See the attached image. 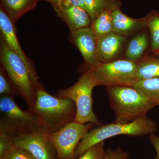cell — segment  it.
Returning a JSON list of instances; mask_svg holds the SVG:
<instances>
[{"label":"cell","instance_id":"obj_1","mask_svg":"<svg viewBox=\"0 0 159 159\" xmlns=\"http://www.w3.org/2000/svg\"><path fill=\"white\" fill-rule=\"evenodd\" d=\"M31 112L36 116L43 130L50 134L74 122L77 107L71 99L51 95L40 85L36 91V102Z\"/></svg>","mask_w":159,"mask_h":159},{"label":"cell","instance_id":"obj_2","mask_svg":"<svg viewBox=\"0 0 159 159\" xmlns=\"http://www.w3.org/2000/svg\"><path fill=\"white\" fill-rule=\"evenodd\" d=\"M157 123L147 115L125 124L112 123L94 127L84 135L77 145L75 159H77L92 146L106 139L121 135L139 137L155 134Z\"/></svg>","mask_w":159,"mask_h":159},{"label":"cell","instance_id":"obj_3","mask_svg":"<svg viewBox=\"0 0 159 159\" xmlns=\"http://www.w3.org/2000/svg\"><path fill=\"white\" fill-rule=\"evenodd\" d=\"M115 123L125 124L147 115L157 105L144 94L130 86L107 88Z\"/></svg>","mask_w":159,"mask_h":159},{"label":"cell","instance_id":"obj_4","mask_svg":"<svg viewBox=\"0 0 159 159\" xmlns=\"http://www.w3.org/2000/svg\"><path fill=\"white\" fill-rule=\"evenodd\" d=\"M0 59L3 68L20 96L25 100L28 110L31 111L36 100V91L41 85L33 80L22 60L11 51L1 39Z\"/></svg>","mask_w":159,"mask_h":159},{"label":"cell","instance_id":"obj_5","mask_svg":"<svg viewBox=\"0 0 159 159\" xmlns=\"http://www.w3.org/2000/svg\"><path fill=\"white\" fill-rule=\"evenodd\" d=\"M97 83L92 67L85 71L78 81L70 87L61 89L56 96L71 99L77 107V115L74 122L81 124L92 123L101 125L93 110V89Z\"/></svg>","mask_w":159,"mask_h":159},{"label":"cell","instance_id":"obj_6","mask_svg":"<svg viewBox=\"0 0 159 159\" xmlns=\"http://www.w3.org/2000/svg\"><path fill=\"white\" fill-rule=\"evenodd\" d=\"M138 62L127 59L98 62L91 67L97 85L107 88L115 86L133 87L137 79Z\"/></svg>","mask_w":159,"mask_h":159},{"label":"cell","instance_id":"obj_7","mask_svg":"<svg viewBox=\"0 0 159 159\" xmlns=\"http://www.w3.org/2000/svg\"><path fill=\"white\" fill-rule=\"evenodd\" d=\"M0 112V129L10 133L44 132L36 116L22 109L12 97L2 96Z\"/></svg>","mask_w":159,"mask_h":159},{"label":"cell","instance_id":"obj_8","mask_svg":"<svg viewBox=\"0 0 159 159\" xmlns=\"http://www.w3.org/2000/svg\"><path fill=\"white\" fill-rule=\"evenodd\" d=\"M96 125L92 123L81 124L73 122L60 130L49 134L57 152V159H75L77 145L84 135Z\"/></svg>","mask_w":159,"mask_h":159},{"label":"cell","instance_id":"obj_9","mask_svg":"<svg viewBox=\"0 0 159 159\" xmlns=\"http://www.w3.org/2000/svg\"><path fill=\"white\" fill-rule=\"evenodd\" d=\"M2 130V129H0ZM7 133L15 147L29 152L35 159H55L57 152L49 137L43 131Z\"/></svg>","mask_w":159,"mask_h":159},{"label":"cell","instance_id":"obj_10","mask_svg":"<svg viewBox=\"0 0 159 159\" xmlns=\"http://www.w3.org/2000/svg\"><path fill=\"white\" fill-rule=\"evenodd\" d=\"M12 21L6 11L1 6L0 9V30L2 39L11 51L17 54L24 61L28 69L32 79L39 82L36 71L30 60L24 53L18 40L16 32Z\"/></svg>","mask_w":159,"mask_h":159},{"label":"cell","instance_id":"obj_11","mask_svg":"<svg viewBox=\"0 0 159 159\" xmlns=\"http://www.w3.org/2000/svg\"><path fill=\"white\" fill-rule=\"evenodd\" d=\"M72 36L89 69L99 62L97 58L98 39L91 26L72 32Z\"/></svg>","mask_w":159,"mask_h":159},{"label":"cell","instance_id":"obj_12","mask_svg":"<svg viewBox=\"0 0 159 159\" xmlns=\"http://www.w3.org/2000/svg\"><path fill=\"white\" fill-rule=\"evenodd\" d=\"M111 11L113 32L116 34L125 37L148 27L147 16L142 18H133L123 13L119 6L112 8Z\"/></svg>","mask_w":159,"mask_h":159},{"label":"cell","instance_id":"obj_13","mask_svg":"<svg viewBox=\"0 0 159 159\" xmlns=\"http://www.w3.org/2000/svg\"><path fill=\"white\" fill-rule=\"evenodd\" d=\"M126 37L113 32L97 40V58L99 62L114 61L119 55Z\"/></svg>","mask_w":159,"mask_h":159},{"label":"cell","instance_id":"obj_14","mask_svg":"<svg viewBox=\"0 0 159 159\" xmlns=\"http://www.w3.org/2000/svg\"><path fill=\"white\" fill-rule=\"evenodd\" d=\"M57 15L65 21L71 33L89 27L92 20L89 15L81 7L72 6L66 9H55Z\"/></svg>","mask_w":159,"mask_h":159},{"label":"cell","instance_id":"obj_15","mask_svg":"<svg viewBox=\"0 0 159 159\" xmlns=\"http://www.w3.org/2000/svg\"><path fill=\"white\" fill-rule=\"evenodd\" d=\"M38 0H1L2 7L13 23L23 15L34 9Z\"/></svg>","mask_w":159,"mask_h":159},{"label":"cell","instance_id":"obj_16","mask_svg":"<svg viewBox=\"0 0 159 159\" xmlns=\"http://www.w3.org/2000/svg\"><path fill=\"white\" fill-rule=\"evenodd\" d=\"M148 45L147 34L142 32L133 38L129 43L125 56L126 59L136 61L142 57Z\"/></svg>","mask_w":159,"mask_h":159},{"label":"cell","instance_id":"obj_17","mask_svg":"<svg viewBox=\"0 0 159 159\" xmlns=\"http://www.w3.org/2000/svg\"><path fill=\"white\" fill-rule=\"evenodd\" d=\"M97 39L113 32L111 9H105L94 20L91 26Z\"/></svg>","mask_w":159,"mask_h":159},{"label":"cell","instance_id":"obj_18","mask_svg":"<svg viewBox=\"0 0 159 159\" xmlns=\"http://www.w3.org/2000/svg\"><path fill=\"white\" fill-rule=\"evenodd\" d=\"M136 77L137 81L159 77V58L148 57L138 62Z\"/></svg>","mask_w":159,"mask_h":159},{"label":"cell","instance_id":"obj_19","mask_svg":"<svg viewBox=\"0 0 159 159\" xmlns=\"http://www.w3.org/2000/svg\"><path fill=\"white\" fill-rule=\"evenodd\" d=\"M133 87L159 106V77L137 80Z\"/></svg>","mask_w":159,"mask_h":159},{"label":"cell","instance_id":"obj_20","mask_svg":"<svg viewBox=\"0 0 159 159\" xmlns=\"http://www.w3.org/2000/svg\"><path fill=\"white\" fill-rule=\"evenodd\" d=\"M87 11L92 21L105 9H112L116 6L120 7L119 0H84Z\"/></svg>","mask_w":159,"mask_h":159},{"label":"cell","instance_id":"obj_21","mask_svg":"<svg viewBox=\"0 0 159 159\" xmlns=\"http://www.w3.org/2000/svg\"><path fill=\"white\" fill-rule=\"evenodd\" d=\"M148 27L151 36V50L155 53L159 51V12L152 10L147 16Z\"/></svg>","mask_w":159,"mask_h":159},{"label":"cell","instance_id":"obj_22","mask_svg":"<svg viewBox=\"0 0 159 159\" xmlns=\"http://www.w3.org/2000/svg\"><path fill=\"white\" fill-rule=\"evenodd\" d=\"M3 69L0 71V94L2 96L12 97L19 95L11 80L7 78Z\"/></svg>","mask_w":159,"mask_h":159},{"label":"cell","instance_id":"obj_23","mask_svg":"<svg viewBox=\"0 0 159 159\" xmlns=\"http://www.w3.org/2000/svg\"><path fill=\"white\" fill-rule=\"evenodd\" d=\"M104 145V141L96 144L86 151L81 156L77 159H103L106 152Z\"/></svg>","mask_w":159,"mask_h":159},{"label":"cell","instance_id":"obj_24","mask_svg":"<svg viewBox=\"0 0 159 159\" xmlns=\"http://www.w3.org/2000/svg\"><path fill=\"white\" fill-rule=\"evenodd\" d=\"M0 159H35L34 157L23 148L15 147L14 145L0 157Z\"/></svg>","mask_w":159,"mask_h":159},{"label":"cell","instance_id":"obj_25","mask_svg":"<svg viewBox=\"0 0 159 159\" xmlns=\"http://www.w3.org/2000/svg\"><path fill=\"white\" fill-rule=\"evenodd\" d=\"M129 154L122 148H107L102 159H128Z\"/></svg>","mask_w":159,"mask_h":159},{"label":"cell","instance_id":"obj_26","mask_svg":"<svg viewBox=\"0 0 159 159\" xmlns=\"http://www.w3.org/2000/svg\"><path fill=\"white\" fill-rule=\"evenodd\" d=\"M72 6H80L78 0H60L58 6L55 9H66Z\"/></svg>","mask_w":159,"mask_h":159},{"label":"cell","instance_id":"obj_27","mask_svg":"<svg viewBox=\"0 0 159 159\" xmlns=\"http://www.w3.org/2000/svg\"><path fill=\"white\" fill-rule=\"evenodd\" d=\"M149 140L156 151V159H159V136L156 135L155 134H152L149 136Z\"/></svg>","mask_w":159,"mask_h":159},{"label":"cell","instance_id":"obj_28","mask_svg":"<svg viewBox=\"0 0 159 159\" xmlns=\"http://www.w3.org/2000/svg\"><path fill=\"white\" fill-rule=\"evenodd\" d=\"M47 1L51 3V5L54 9V8H57L58 6L60 0H47Z\"/></svg>","mask_w":159,"mask_h":159},{"label":"cell","instance_id":"obj_29","mask_svg":"<svg viewBox=\"0 0 159 159\" xmlns=\"http://www.w3.org/2000/svg\"><path fill=\"white\" fill-rule=\"evenodd\" d=\"M154 53L155 55L156 56H157V57L159 58V51H157V52H155V53Z\"/></svg>","mask_w":159,"mask_h":159},{"label":"cell","instance_id":"obj_30","mask_svg":"<svg viewBox=\"0 0 159 159\" xmlns=\"http://www.w3.org/2000/svg\"><path fill=\"white\" fill-rule=\"evenodd\" d=\"M38 1H42V0H38ZM43 1H47V0H43Z\"/></svg>","mask_w":159,"mask_h":159}]
</instances>
